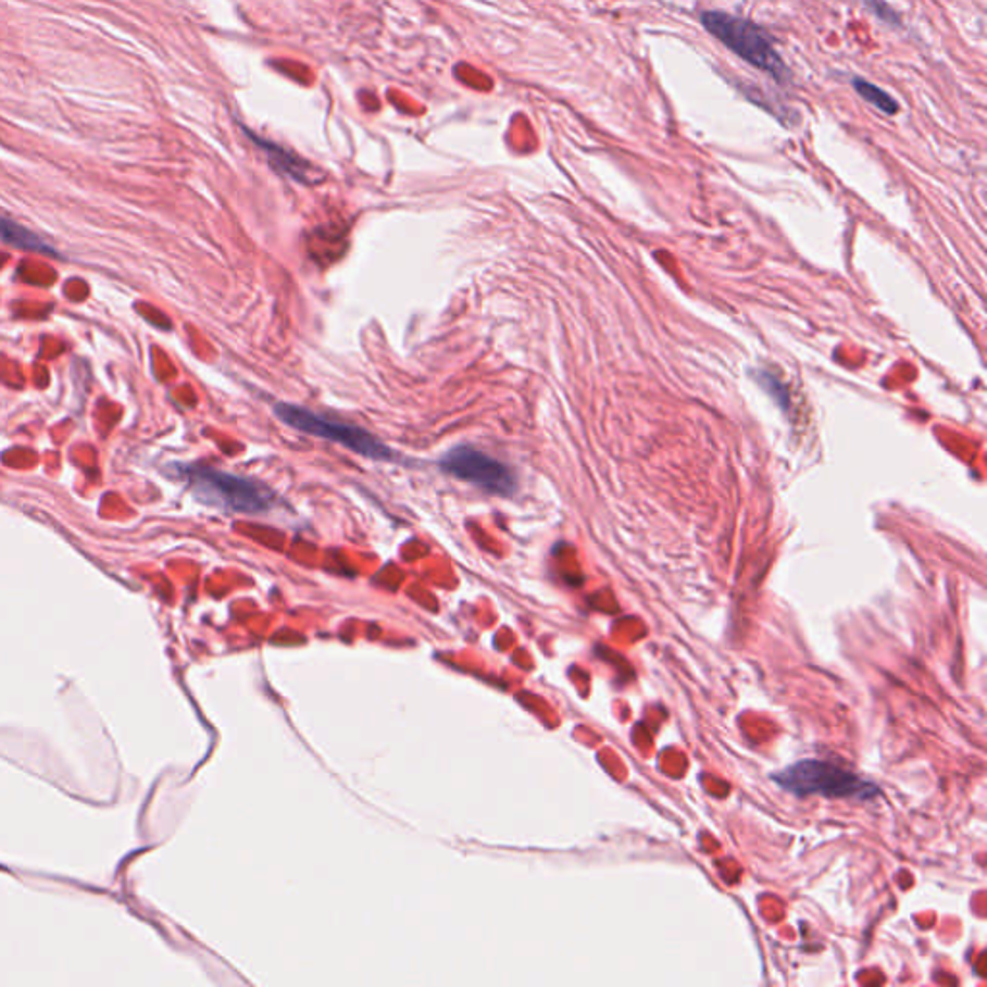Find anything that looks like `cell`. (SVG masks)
Returning <instances> with one entry per match:
<instances>
[{
    "instance_id": "cell-1",
    "label": "cell",
    "mask_w": 987,
    "mask_h": 987,
    "mask_svg": "<svg viewBox=\"0 0 987 987\" xmlns=\"http://www.w3.org/2000/svg\"><path fill=\"white\" fill-rule=\"evenodd\" d=\"M772 779L795 797L870 800L879 795L876 784L824 760H800L772 775Z\"/></svg>"
},
{
    "instance_id": "cell-2",
    "label": "cell",
    "mask_w": 987,
    "mask_h": 987,
    "mask_svg": "<svg viewBox=\"0 0 987 987\" xmlns=\"http://www.w3.org/2000/svg\"><path fill=\"white\" fill-rule=\"evenodd\" d=\"M184 475L197 498L218 510L253 515L273 510V490L251 478L238 477L226 471H216L203 465L184 467Z\"/></svg>"
},
{
    "instance_id": "cell-3",
    "label": "cell",
    "mask_w": 987,
    "mask_h": 987,
    "mask_svg": "<svg viewBox=\"0 0 987 987\" xmlns=\"http://www.w3.org/2000/svg\"><path fill=\"white\" fill-rule=\"evenodd\" d=\"M702 26L707 27L710 35L717 41L747 60L752 66L766 72L775 82L785 84L789 79V70L784 64L782 57L775 51L772 37L762 27L752 24L745 17L732 16L725 12L710 10L702 14Z\"/></svg>"
},
{
    "instance_id": "cell-4",
    "label": "cell",
    "mask_w": 987,
    "mask_h": 987,
    "mask_svg": "<svg viewBox=\"0 0 987 987\" xmlns=\"http://www.w3.org/2000/svg\"><path fill=\"white\" fill-rule=\"evenodd\" d=\"M276 417L280 418L284 425L296 428L303 435L316 436L324 438L328 442L340 443L349 451H355L363 458L378 461H393V453L388 446H384L378 438L368 435L363 428L353 425H343L333 418L321 417L313 411L305 408H299L293 403H276L274 405Z\"/></svg>"
},
{
    "instance_id": "cell-5",
    "label": "cell",
    "mask_w": 987,
    "mask_h": 987,
    "mask_svg": "<svg viewBox=\"0 0 987 987\" xmlns=\"http://www.w3.org/2000/svg\"><path fill=\"white\" fill-rule=\"evenodd\" d=\"M440 467L451 477L471 483L494 496H511L517 488L515 475L505 463L494 460L492 455L473 446H458L448 451L440 461Z\"/></svg>"
},
{
    "instance_id": "cell-6",
    "label": "cell",
    "mask_w": 987,
    "mask_h": 987,
    "mask_svg": "<svg viewBox=\"0 0 987 987\" xmlns=\"http://www.w3.org/2000/svg\"><path fill=\"white\" fill-rule=\"evenodd\" d=\"M0 239H2L4 243H10V246L20 247V249L41 251V253H54V249H51L49 243H45L43 239L39 238L37 234L27 230V228H24V226L17 224V222L4 218V216H0Z\"/></svg>"
},
{
    "instance_id": "cell-7",
    "label": "cell",
    "mask_w": 987,
    "mask_h": 987,
    "mask_svg": "<svg viewBox=\"0 0 987 987\" xmlns=\"http://www.w3.org/2000/svg\"><path fill=\"white\" fill-rule=\"evenodd\" d=\"M854 89L864 101L874 104L877 111L889 114V116H894V114L899 112V102L895 101L894 97H889L884 89L870 84L866 79H854Z\"/></svg>"
},
{
    "instance_id": "cell-8",
    "label": "cell",
    "mask_w": 987,
    "mask_h": 987,
    "mask_svg": "<svg viewBox=\"0 0 987 987\" xmlns=\"http://www.w3.org/2000/svg\"><path fill=\"white\" fill-rule=\"evenodd\" d=\"M862 2H864V4H866V9H869L870 12L874 14V16L879 17L882 22L891 24V26L899 24V16H897V12H895V10L891 9L889 4H887L886 0H862Z\"/></svg>"
}]
</instances>
